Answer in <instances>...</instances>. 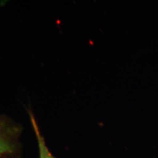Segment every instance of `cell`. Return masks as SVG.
Listing matches in <instances>:
<instances>
[{"instance_id": "obj_1", "label": "cell", "mask_w": 158, "mask_h": 158, "mask_svg": "<svg viewBox=\"0 0 158 158\" xmlns=\"http://www.w3.org/2000/svg\"><path fill=\"white\" fill-rule=\"evenodd\" d=\"M23 127L5 114H0V158H21L20 138Z\"/></svg>"}, {"instance_id": "obj_2", "label": "cell", "mask_w": 158, "mask_h": 158, "mask_svg": "<svg viewBox=\"0 0 158 158\" xmlns=\"http://www.w3.org/2000/svg\"><path fill=\"white\" fill-rule=\"evenodd\" d=\"M28 114L29 116V119L32 127L34 130L35 136H36V139L37 142V147H38V152H39V158H56L54 155L49 150L48 146H47L46 142L43 135L41 133L40 130L37 124L36 121V118L33 114V112L31 110H28Z\"/></svg>"}]
</instances>
